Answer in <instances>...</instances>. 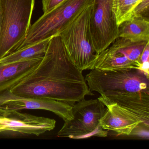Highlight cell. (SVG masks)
<instances>
[{
    "label": "cell",
    "instance_id": "6da1fadb",
    "mask_svg": "<svg viewBox=\"0 0 149 149\" xmlns=\"http://www.w3.org/2000/svg\"><path fill=\"white\" fill-rule=\"evenodd\" d=\"M9 90L18 95L51 99L72 106L94 95L82 71L68 57L60 35L51 38L36 68Z\"/></svg>",
    "mask_w": 149,
    "mask_h": 149
},
{
    "label": "cell",
    "instance_id": "7a4b0ae2",
    "mask_svg": "<svg viewBox=\"0 0 149 149\" xmlns=\"http://www.w3.org/2000/svg\"><path fill=\"white\" fill-rule=\"evenodd\" d=\"M35 0H0V60L16 51L31 26Z\"/></svg>",
    "mask_w": 149,
    "mask_h": 149
},
{
    "label": "cell",
    "instance_id": "3957f363",
    "mask_svg": "<svg viewBox=\"0 0 149 149\" xmlns=\"http://www.w3.org/2000/svg\"><path fill=\"white\" fill-rule=\"evenodd\" d=\"M90 91L108 97L130 92L149 94V77L137 69L106 70L94 68L85 77Z\"/></svg>",
    "mask_w": 149,
    "mask_h": 149
},
{
    "label": "cell",
    "instance_id": "277c9868",
    "mask_svg": "<svg viewBox=\"0 0 149 149\" xmlns=\"http://www.w3.org/2000/svg\"><path fill=\"white\" fill-rule=\"evenodd\" d=\"M91 5L59 35L70 61L82 71L94 69L99 54L94 48L90 29Z\"/></svg>",
    "mask_w": 149,
    "mask_h": 149
},
{
    "label": "cell",
    "instance_id": "5b68a950",
    "mask_svg": "<svg viewBox=\"0 0 149 149\" xmlns=\"http://www.w3.org/2000/svg\"><path fill=\"white\" fill-rule=\"evenodd\" d=\"M93 0H64L31 25L25 40L17 50L58 36Z\"/></svg>",
    "mask_w": 149,
    "mask_h": 149
},
{
    "label": "cell",
    "instance_id": "8992f818",
    "mask_svg": "<svg viewBox=\"0 0 149 149\" xmlns=\"http://www.w3.org/2000/svg\"><path fill=\"white\" fill-rule=\"evenodd\" d=\"M105 109L98 98L77 102L72 106L73 119L64 121L57 136L75 139L106 137L108 131L102 129L100 122Z\"/></svg>",
    "mask_w": 149,
    "mask_h": 149
},
{
    "label": "cell",
    "instance_id": "52a82bcc",
    "mask_svg": "<svg viewBox=\"0 0 149 149\" xmlns=\"http://www.w3.org/2000/svg\"><path fill=\"white\" fill-rule=\"evenodd\" d=\"M113 0H93L89 26L92 42L98 54L108 48L118 37V26L112 10Z\"/></svg>",
    "mask_w": 149,
    "mask_h": 149
},
{
    "label": "cell",
    "instance_id": "ba28073f",
    "mask_svg": "<svg viewBox=\"0 0 149 149\" xmlns=\"http://www.w3.org/2000/svg\"><path fill=\"white\" fill-rule=\"evenodd\" d=\"M23 109H41L54 113L64 121L73 119L72 106L51 99L18 95L10 90L0 93V115Z\"/></svg>",
    "mask_w": 149,
    "mask_h": 149
},
{
    "label": "cell",
    "instance_id": "9c48e42d",
    "mask_svg": "<svg viewBox=\"0 0 149 149\" xmlns=\"http://www.w3.org/2000/svg\"><path fill=\"white\" fill-rule=\"evenodd\" d=\"M56 124L52 118L14 111L0 115V133L10 132L39 136L54 130Z\"/></svg>",
    "mask_w": 149,
    "mask_h": 149
},
{
    "label": "cell",
    "instance_id": "30bf717a",
    "mask_svg": "<svg viewBox=\"0 0 149 149\" xmlns=\"http://www.w3.org/2000/svg\"><path fill=\"white\" fill-rule=\"evenodd\" d=\"M97 98L105 107L100 121L103 130L111 131L118 135L129 136L142 123L135 115L116 103L108 102L99 97Z\"/></svg>",
    "mask_w": 149,
    "mask_h": 149
},
{
    "label": "cell",
    "instance_id": "8fae6325",
    "mask_svg": "<svg viewBox=\"0 0 149 149\" xmlns=\"http://www.w3.org/2000/svg\"><path fill=\"white\" fill-rule=\"evenodd\" d=\"M99 97L116 103L135 115L143 123L149 126V94L143 92H130Z\"/></svg>",
    "mask_w": 149,
    "mask_h": 149
},
{
    "label": "cell",
    "instance_id": "7c38bea8",
    "mask_svg": "<svg viewBox=\"0 0 149 149\" xmlns=\"http://www.w3.org/2000/svg\"><path fill=\"white\" fill-rule=\"evenodd\" d=\"M42 57L3 64L0 63V93L10 89L32 72Z\"/></svg>",
    "mask_w": 149,
    "mask_h": 149
},
{
    "label": "cell",
    "instance_id": "4fadbf2b",
    "mask_svg": "<svg viewBox=\"0 0 149 149\" xmlns=\"http://www.w3.org/2000/svg\"><path fill=\"white\" fill-rule=\"evenodd\" d=\"M118 37H123L134 42L149 41V20L133 16L118 26Z\"/></svg>",
    "mask_w": 149,
    "mask_h": 149
},
{
    "label": "cell",
    "instance_id": "5bb4252c",
    "mask_svg": "<svg viewBox=\"0 0 149 149\" xmlns=\"http://www.w3.org/2000/svg\"><path fill=\"white\" fill-rule=\"evenodd\" d=\"M138 65L122 54L110 51L108 48L99 54L94 68L106 70L135 68Z\"/></svg>",
    "mask_w": 149,
    "mask_h": 149
},
{
    "label": "cell",
    "instance_id": "9a60e30c",
    "mask_svg": "<svg viewBox=\"0 0 149 149\" xmlns=\"http://www.w3.org/2000/svg\"><path fill=\"white\" fill-rule=\"evenodd\" d=\"M149 43V41L134 42L123 37H117L108 49L110 51L122 54L139 66L138 61L140 56Z\"/></svg>",
    "mask_w": 149,
    "mask_h": 149
},
{
    "label": "cell",
    "instance_id": "2e32d148",
    "mask_svg": "<svg viewBox=\"0 0 149 149\" xmlns=\"http://www.w3.org/2000/svg\"><path fill=\"white\" fill-rule=\"evenodd\" d=\"M51 38L15 51L0 60V63L9 64L44 56Z\"/></svg>",
    "mask_w": 149,
    "mask_h": 149
},
{
    "label": "cell",
    "instance_id": "e0dca14e",
    "mask_svg": "<svg viewBox=\"0 0 149 149\" xmlns=\"http://www.w3.org/2000/svg\"><path fill=\"white\" fill-rule=\"evenodd\" d=\"M142 0H113L112 10L115 14L118 25L133 16V12Z\"/></svg>",
    "mask_w": 149,
    "mask_h": 149
},
{
    "label": "cell",
    "instance_id": "ac0fdd59",
    "mask_svg": "<svg viewBox=\"0 0 149 149\" xmlns=\"http://www.w3.org/2000/svg\"><path fill=\"white\" fill-rule=\"evenodd\" d=\"M133 16L142 17L149 20V0H142L135 8Z\"/></svg>",
    "mask_w": 149,
    "mask_h": 149
},
{
    "label": "cell",
    "instance_id": "d6986e66",
    "mask_svg": "<svg viewBox=\"0 0 149 149\" xmlns=\"http://www.w3.org/2000/svg\"><path fill=\"white\" fill-rule=\"evenodd\" d=\"M64 0H42V10L46 13L63 2Z\"/></svg>",
    "mask_w": 149,
    "mask_h": 149
},
{
    "label": "cell",
    "instance_id": "ffe728a7",
    "mask_svg": "<svg viewBox=\"0 0 149 149\" xmlns=\"http://www.w3.org/2000/svg\"><path fill=\"white\" fill-rule=\"evenodd\" d=\"M148 61H149V43L146 45L140 56L138 61L139 67L142 63Z\"/></svg>",
    "mask_w": 149,
    "mask_h": 149
}]
</instances>
